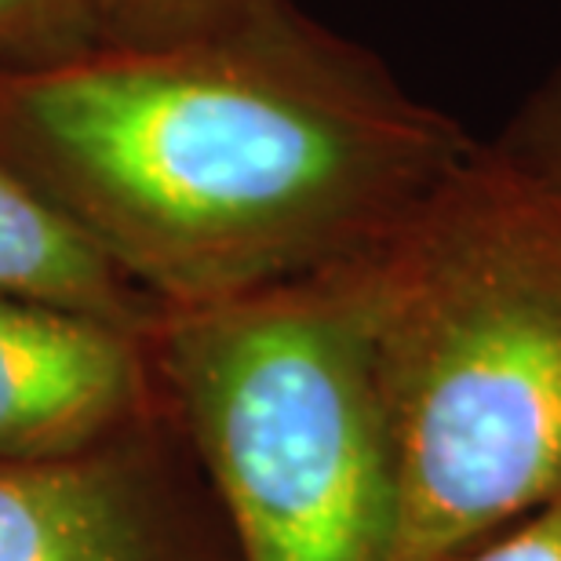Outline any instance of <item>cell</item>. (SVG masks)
Instances as JSON below:
<instances>
[{
  "label": "cell",
  "mask_w": 561,
  "mask_h": 561,
  "mask_svg": "<svg viewBox=\"0 0 561 561\" xmlns=\"http://www.w3.org/2000/svg\"><path fill=\"white\" fill-rule=\"evenodd\" d=\"M474 146L291 0L0 66V164L164 310L376 260Z\"/></svg>",
  "instance_id": "6da1fadb"
},
{
  "label": "cell",
  "mask_w": 561,
  "mask_h": 561,
  "mask_svg": "<svg viewBox=\"0 0 561 561\" xmlns=\"http://www.w3.org/2000/svg\"><path fill=\"white\" fill-rule=\"evenodd\" d=\"M390 561H463L561 503V208L485 142L376 260Z\"/></svg>",
  "instance_id": "7a4b0ae2"
},
{
  "label": "cell",
  "mask_w": 561,
  "mask_h": 561,
  "mask_svg": "<svg viewBox=\"0 0 561 561\" xmlns=\"http://www.w3.org/2000/svg\"><path fill=\"white\" fill-rule=\"evenodd\" d=\"M376 260L153 324L168 401L241 561H390Z\"/></svg>",
  "instance_id": "3957f363"
},
{
  "label": "cell",
  "mask_w": 561,
  "mask_h": 561,
  "mask_svg": "<svg viewBox=\"0 0 561 561\" xmlns=\"http://www.w3.org/2000/svg\"><path fill=\"white\" fill-rule=\"evenodd\" d=\"M0 561H241L172 405L92 453L0 467Z\"/></svg>",
  "instance_id": "277c9868"
},
{
  "label": "cell",
  "mask_w": 561,
  "mask_h": 561,
  "mask_svg": "<svg viewBox=\"0 0 561 561\" xmlns=\"http://www.w3.org/2000/svg\"><path fill=\"white\" fill-rule=\"evenodd\" d=\"M168 405L153 329L0 296V467L92 453Z\"/></svg>",
  "instance_id": "5b68a950"
},
{
  "label": "cell",
  "mask_w": 561,
  "mask_h": 561,
  "mask_svg": "<svg viewBox=\"0 0 561 561\" xmlns=\"http://www.w3.org/2000/svg\"><path fill=\"white\" fill-rule=\"evenodd\" d=\"M0 296L150 332L164 307L117 271L70 219L0 164Z\"/></svg>",
  "instance_id": "8992f818"
},
{
  "label": "cell",
  "mask_w": 561,
  "mask_h": 561,
  "mask_svg": "<svg viewBox=\"0 0 561 561\" xmlns=\"http://www.w3.org/2000/svg\"><path fill=\"white\" fill-rule=\"evenodd\" d=\"M255 0H81L92 44H164L211 30Z\"/></svg>",
  "instance_id": "52a82bcc"
},
{
  "label": "cell",
  "mask_w": 561,
  "mask_h": 561,
  "mask_svg": "<svg viewBox=\"0 0 561 561\" xmlns=\"http://www.w3.org/2000/svg\"><path fill=\"white\" fill-rule=\"evenodd\" d=\"M485 146L514 175L561 208V62Z\"/></svg>",
  "instance_id": "ba28073f"
},
{
  "label": "cell",
  "mask_w": 561,
  "mask_h": 561,
  "mask_svg": "<svg viewBox=\"0 0 561 561\" xmlns=\"http://www.w3.org/2000/svg\"><path fill=\"white\" fill-rule=\"evenodd\" d=\"M92 48L81 0H0V66L48 62Z\"/></svg>",
  "instance_id": "9c48e42d"
},
{
  "label": "cell",
  "mask_w": 561,
  "mask_h": 561,
  "mask_svg": "<svg viewBox=\"0 0 561 561\" xmlns=\"http://www.w3.org/2000/svg\"><path fill=\"white\" fill-rule=\"evenodd\" d=\"M463 561H561V503L518 522Z\"/></svg>",
  "instance_id": "30bf717a"
}]
</instances>
